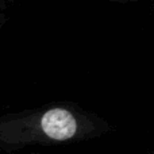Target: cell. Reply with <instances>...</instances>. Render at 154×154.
Here are the masks:
<instances>
[{"label":"cell","instance_id":"obj_1","mask_svg":"<svg viewBox=\"0 0 154 154\" xmlns=\"http://www.w3.org/2000/svg\"><path fill=\"white\" fill-rule=\"evenodd\" d=\"M42 128L50 138L64 141L75 135L77 125L70 112L61 108H54L43 115Z\"/></svg>","mask_w":154,"mask_h":154}]
</instances>
